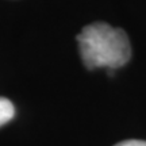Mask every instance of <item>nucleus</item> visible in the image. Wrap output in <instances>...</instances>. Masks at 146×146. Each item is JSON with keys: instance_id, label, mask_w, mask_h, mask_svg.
Segmentation results:
<instances>
[{"instance_id": "obj_1", "label": "nucleus", "mask_w": 146, "mask_h": 146, "mask_svg": "<svg viewBox=\"0 0 146 146\" xmlns=\"http://www.w3.org/2000/svg\"><path fill=\"white\" fill-rule=\"evenodd\" d=\"M80 56L85 68L116 69L123 66L131 57L129 36L119 27L96 22L85 26L77 35Z\"/></svg>"}, {"instance_id": "obj_2", "label": "nucleus", "mask_w": 146, "mask_h": 146, "mask_svg": "<svg viewBox=\"0 0 146 146\" xmlns=\"http://www.w3.org/2000/svg\"><path fill=\"white\" fill-rule=\"evenodd\" d=\"M15 115L14 104L5 98H0V126L10 122Z\"/></svg>"}, {"instance_id": "obj_3", "label": "nucleus", "mask_w": 146, "mask_h": 146, "mask_svg": "<svg viewBox=\"0 0 146 146\" xmlns=\"http://www.w3.org/2000/svg\"><path fill=\"white\" fill-rule=\"evenodd\" d=\"M115 146H146V141H139V139H129L116 143Z\"/></svg>"}]
</instances>
